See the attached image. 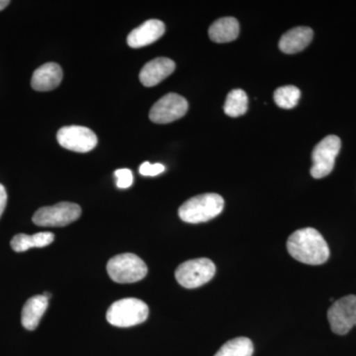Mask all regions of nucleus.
<instances>
[{
    "instance_id": "1",
    "label": "nucleus",
    "mask_w": 356,
    "mask_h": 356,
    "mask_svg": "<svg viewBox=\"0 0 356 356\" xmlns=\"http://www.w3.org/2000/svg\"><path fill=\"white\" fill-rule=\"evenodd\" d=\"M287 250L293 259L309 266H321L330 257V248L320 232L305 228L294 232L287 241Z\"/></svg>"
},
{
    "instance_id": "18",
    "label": "nucleus",
    "mask_w": 356,
    "mask_h": 356,
    "mask_svg": "<svg viewBox=\"0 0 356 356\" xmlns=\"http://www.w3.org/2000/svg\"><path fill=\"white\" fill-rule=\"evenodd\" d=\"M254 344L248 337H236L227 341L214 356H252Z\"/></svg>"
},
{
    "instance_id": "7",
    "label": "nucleus",
    "mask_w": 356,
    "mask_h": 356,
    "mask_svg": "<svg viewBox=\"0 0 356 356\" xmlns=\"http://www.w3.org/2000/svg\"><path fill=\"white\" fill-rule=\"evenodd\" d=\"M341 147V139L337 136H327L321 140L312 154V177L320 179L329 175L334 170V161Z\"/></svg>"
},
{
    "instance_id": "17",
    "label": "nucleus",
    "mask_w": 356,
    "mask_h": 356,
    "mask_svg": "<svg viewBox=\"0 0 356 356\" xmlns=\"http://www.w3.org/2000/svg\"><path fill=\"white\" fill-rule=\"evenodd\" d=\"M55 240V235L51 232H42L29 236L18 234L11 240V248L17 252H26L32 248H44Z\"/></svg>"
},
{
    "instance_id": "21",
    "label": "nucleus",
    "mask_w": 356,
    "mask_h": 356,
    "mask_svg": "<svg viewBox=\"0 0 356 356\" xmlns=\"http://www.w3.org/2000/svg\"><path fill=\"white\" fill-rule=\"evenodd\" d=\"M114 175L116 177V185L118 188H129L133 184V173L128 168L115 170Z\"/></svg>"
},
{
    "instance_id": "23",
    "label": "nucleus",
    "mask_w": 356,
    "mask_h": 356,
    "mask_svg": "<svg viewBox=\"0 0 356 356\" xmlns=\"http://www.w3.org/2000/svg\"><path fill=\"white\" fill-rule=\"evenodd\" d=\"M7 203V192L6 187L0 184V217L3 214L4 209H6Z\"/></svg>"
},
{
    "instance_id": "25",
    "label": "nucleus",
    "mask_w": 356,
    "mask_h": 356,
    "mask_svg": "<svg viewBox=\"0 0 356 356\" xmlns=\"http://www.w3.org/2000/svg\"><path fill=\"white\" fill-rule=\"evenodd\" d=\"M43 295L44 297H46V298H48V299L50 298V297H51L50 293H48V292H44Z\"/></svg>"
},
{
    "instance_id": "6",
    "label": "nucleus",
    "mask_w": 356,
    "mask_h": 356,
    "mask_svg": "<svg viewBox=\"0 0 356 356\" xmlns=\"http://www.w3.org/2000/svg\"><path fill=\"white\" fill-rule=\"evenodd\" d=\"M81 215V206L76 203L60 202L40 208L33 216V222L40 227H65L76 222Z\"/></svg>"
},
{
    "instance_id": "16",
    "label": "nucleus",
    "mask_w": 356,
    "mask_h": 356,
    "mask_svg": "<svg viewBox=\"0 0 356 356\" xmlns=\"http://www.w3.org/2000/svg\"><path fill=\"white\" fill-rule=\"evenodd\" d=\"M240 34V24L233 17H225L218 19L210 26L209 37L216 43H228L234 41Z\"/></svg>"
},
{
    "instance_id": "8",
    "label": "nucleus",
    "mask_w": 356,
    "mask_h": 356,
    "mask_svg": "<svg viewBox=\"0 0 356 356\" xmlns=\"http://www.w3.org/2000/svg\"><path fill=\"white\" fill-rule=\"evenodd\" d=\"M332 331L337 334H348L356 327V296L348 295L337 300L327 311Z\"/></svg>"
},
{
    "instance_id": "13",
    "label": "nucleus",
    "mask_w": 356,
    "mask_h": 356,
    "mask_svg": "<svg viewBox=\"0 0 356 356\" xmlns=\"http://www.w3.org/2000/svg\"><path fill=\"white\" fill-rule=\"evenodd\" d=\"M63 76V70L60 65L47 63L35 70L31 86L36 91H51L60 86Z\"/></svg>"
},
{
    "instance_id": "20",
    "label": "nucleus",
    "mask_w": 356,
    "mask_h": 356,
    "mask_svg": "<svg viewBox=\"0 0 356 356\" xmlns=\"http://www.w3.org/2000/svg\"><path fill=\"white\" fill-rule=\"evenodd\" d=\"M301 91L294 86H282L274 92V102L283 109H292L298 104Z\"/></svg>"
},
{
    "instance_id": "11",
    "label": "nucleus",
    "mask_w": 356,
    "mask_h": 356,
    "mask_svg": "<svg viewBox=\"0 0 356 356\" xmlns=\"http://www.w3.org/2000/svg\"><path fill=\"white\" fill-rule=\"evenodd\" d=\"M165 32V25L161 20H147L129 34L127 42L131 48L149 46L161 38Z\"/></svg>"
},
{
    "instance_id": "4",
    "label": "nucleus",
    "mask_w": 356,
    "mask_h": 356,
    "mask_svg": "<svg viewBox=\"0 0 356 356\" xmlns=\"http://www.w3.org/2000/svg\"><path fill=\"white\" fill-rule=\"evenodd\" d=\"M107 273L115 282L134 283L146 277L147 267L138 255L122 254L110 259Z\"/></svg>"
},
{
    "instance_id": "2",
    "label": "nucleus",
    "mask_w": 356,
    "mask_h": 356,
    "mask_svg": "<svg viewBox=\"0 0 356 356\" xmlns=\"http://www.w3.org/2000/svg\"><path fill=\"white\" fill-rule=\"evenodd\" d=\"M224 205V199L219 194H201L182 204L178 210V215L184 222L199 224L210 221L221 214Z\"/></svg>"
},
{
    "instance_id": "22",
    "label": "nucleus",
    "mask_w": 356,
    "mask_h": 356,
    "mask_svg": "<svg viewBox=\"0 0 356 356\" xmlns=\"http://www.w3.org/2000/svg\"><path fill=\"white\" fill-rule=\"evenodd\" d=\"M165 170V166L161 163H154L152 165L149 161H145L142 165L140 166V173L144 177H156L161 175Z\"/></svg>"
},
{
    "instance_id": "5",
    "label": "nucleus",
    "mask_w": 356,
    "mask_h": 356,
    "mask_svg": "<svg viewBox=\"0 0 356 356\" xmlns=\"http://www.w3.org/2000/svg\"><path fill=\"white\" fill-rule=\"evenodd\" d=\"M216 273V266L209 259H195L180 264L175 278L182 287L194 289L209 282Z\"/></svg>"
},
{
    "instance_id": "15",
    "label": "nucleus",
    "mask_w": 356,
    "mask_h": 356,
    "mask_svg": "<svg viewBox=\"0 0 356 356\" xmlns=\"http://www.w3.org/2000/svg\"><path fill=\"white\" fill-rule=\"evenodd\" d=\"M49 299L44 295H37L32 297L26 302L22 309V322L23 327L29 331H34L40 324L44 312L48 309Z\"/></svg>"
},
{
    "instance_id": "12",
    "label": "nucleus",
    "mask_w": 356,
    "mask_h": 356,
    "mask_svg": "<svg viewBox=\"0 0 356 356\" xmlns=\"http://www.w3.org/2000/svg\"><path fill=\"white\" fill-rule=\"evenodd\" d=\"M175 70V64L168 58H156L147 63L140 72V83L147 88L158 86Z\"/></svg>"
},
{
    "instance_id": "9",
    "label": "nucleus",
    "mask_w": 356,
    "mask_h": 356,
    "mask_svg": "<svg viewBox=\"0 0 356 356\" xmlns=\"http://www.w3.org/2000/svg\"><path fill=\"white\" fill-rule=\"evenodd\" d=\"M57 139L60 147L81 154L92 151L98 142L95 133L83 126H67L60 129Z\"/></svg>"
},
{
    "instance_id": "19",
    "label": "nucleus",
    "mask_w": 356,
    "mask_h": 356,
    "mask_svg": "<svg viewBox=\"0 0 356 356\" xmlns=\"http://www.w3.org/2000/svg\"><path fill=\"white\" fill-rule=\"evenodd\" d=\"M248 104L247 93L242 89H234L227 96L224 112L229 117L242 116L248 111Z\"/></svg>"
},
{
    "instance_id": "24",
    "label": "nucleus",
    "mask_w": 356,
    "mask_h": 356,
    "mask_svg": "<svg viewBox=\"0 0 356 356\" xmlns=\"http://www.w3.org/2000/svg\"><path fill=\"white\" fill-rule=\"evenodd\" d=\"M9 3H10V1H8V0H0V11L6 9Z\"/></svg>"
},
{
    "instance_id": "14",
    "label": "nucleus",
    "mask_w": 356,
    "mask_h": 356,
    "mask_svg": "<svg viewBox=\"0 0 356 356\" xmlns=\"http://www.w3.org/2000/svg\"><path fill=\"white\" fill-rule=\"evenodd\" d=\"M314 32L309 27H296L281 37L280 49L285 54H296L303 51L313 40Z\"/></svg>"
},
{
    "instance_id": "10",
    "label": "nucleus",
    "mask_w": 356,
    "mask_h": 356,
    "mask_svg": "<svg viewBox=\"0 0 356 356\" xmlns=\"http://www.w3.org/2000/svg\"><path fill=\"white\" fill-rule=\"evenodd\" d=\"M188 110V102L177 93H168L154 103L149 119L156 124H168L182 118Z\"/></svg>"
},
{
    "instance_id": "3",
    "label": "nucleus",
    "mask_w": 356,
    "mask_h": 356,
    "mask_svg": "<svg viewBox=\"0 0 356 356\" xmlns=\"http://www.w3.org/2000/svg\"><path fill=\"white\" fill-rule=\"evenodd\" d=\"M149 316V307L142 300L124 298L109 307L106 318L109 324L119 327H130L142 324Z\"/></svg>"
}]
</instances>
